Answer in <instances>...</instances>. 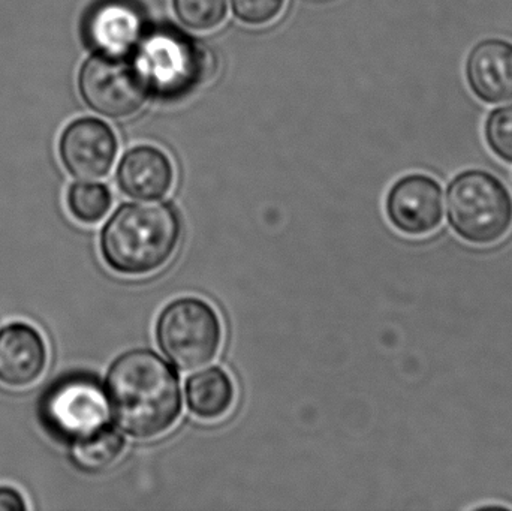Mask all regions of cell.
Returning a JSON list of instances; mask_svg holds the SVG:
<instances>
[{"label":"cell","mask_w":512,"mask_h":511,"mask_svg":"<svg viewBox=\"0 0 512 511\" xmlns=\"http://www.w3.org/2000/svg\"><path fill=\"white\" fill-rule=\"evenodd\" d=\"M111 417L138 440L161 437L182 413L176 371L152 350H131L111 363L105 381Z\"/></svg>","instance_id":"1"},{"label":"cell","mask_w":512,"mask_h":511,"mask_svg":"<svg viewBox=\"0 0 512 511\" xmlns=\"http://www.w3.org/2000/svg\"><path fill=\"white\" fill-rule=\"evenodd\" d=\"M182 222L173 206L161 201L126 203L102 227L99 246L105 264L126 276H144L173 258Z\"/></svg>","instance_id":"2"},{"label":"cell","mask_w":512,"mask_h":511,"mask_svg":"<svg viewBox=\"0 0 512 511\" xmlns=\"http://www.w3.org/2000/svg\"><path fill=\"white\" fill-rule=\"evenodd\" d=\"M39 422L59 443L74 447L110 428L107 390L89 372H69L50 384L41 396Z\"/></svg>","instance_id":"3"},{"label":"cell","mask_w":512,"mask_h":511,"mask_svg":"<svg viewBox=\"0 0 512 511\" xmlns=\"http://www.w3.org/2000/svg\"><path fill=\"white\" fill-rule=\"evenodd\" d=\"M447 216L454 233L465 242L496 245L510 234L512 198L493 174L465 171L448 186Z\"/></svg>","instance_id":"4"},{"label":"cell","mask_w":512,"mask_h":511,"mask_svg":"<svg viewBox=\"0 0 512 511\" xmlns=\"http://www.w3.org/2000/svg\"><path fill=\"white\" fill-rule=\"evenodd\" d=\"M134 65L149 92L176 98L206 77L207 56L188 36L174 29H155L138 42Z\"/></svg>","instance_id":"5"},{"label":"cell","mask_w":512,"mask_h":511,"mask_svg":"<svg viewBox=\"0 0 512 511\" xmlns=\"http://www.w3.org/2000/svg\"><path fill=\"white\" fill-rule=\"evenodd\" d=\"M156 338L162 353L173 365L180 371H194L218 356L224 330L221 318L209 303L185 297L161 312Z\"/></svg>","instance_id":"6"},{"label":"cell","mask_w":512,"mask_h":511,"mask_svg":"<svg viewBox=\"0 0 512 511\" xmlns=\"http://www.w3.org/2000/svg\"><path fill=\"white\" fill-rule=\"evenodd\" d=\"M78 89L93 111L113 119L137 113L149 93L134 62L126 56L101 53L81 66Z\"/></svg>","instance_id":"7"},{"label":"cell","mask_w":512,"mask_h":511,"mask_svg":"<svg viewBox=\"0 0 512 511\" xmlns=\"http://www.w3.org/2000/svg\"><path fill=\"white\" fill-rule=\"evenodd\" d=\"M385 209L393 227L406 236L435 233L444 218L441 185L426 174H409L394 183Z\"/></svg>","instance_id":"8"},{"label":"cell","mask_w":512,"mask_h":511,"mask_svg":"<svg viewBox=\"0 0 512 511\" xmlns=\"http://www.w3.org/2000/svg\"><path fill=\"white\" fill-rule=\"evenodd\" d=\"M59 155L63 167L75 179H101L113 168L117 138L107 123L83 117L66 126L60 137Z\"/></svg>","instance_id":"9"},{"label":"cell","mask_w":512,"mask_h":511,"mask_svg":"<svg viewBox=\"0 0 512 511\" xmlns=\"http://www.w3.org/2000/svg\"><path fill=\"white\" fill-rule=\"evenodd\" d=\"M144 33L143 12L131 0H101L84 18V39L95 53L126 56Z\"/></svg>","instance_id":"10"},{"label":"cell","mask_w":512,"mask_h":511,"mask_svg":"<svg viewBox=\"0 0 512 511\" xmlns=\"http://www.w3.org/2000/svg\"><path fill=\"white\" fill-rule=\"evenodd\" d=\"M47 362L44 336L32 324L14 321L0 329V383L15 389L32 386Z\"/></svg>","instance_id":"11"},{"label":"cell","mask_w":512,"mask_h":511,"mask_svg":"<svg viewBox=\"0 0 512 511\" xmlns=\"http://www.w3.org/2000/svg\"><path fill=\"white\" fill-rule=\"evenodd\" d=\"M466 75L472 92L487 104L512 101V44L486 39L469 54Z\"/></svg>","instance_id":"12"},{"label":"cell","mask_w":512,"mask_h":511,"mask_svg":"<svg viewBox=\"0 0 512 511\" xmlns=\"http://www.w3.org/2000/svg\"><path fill=\"white\" fill-rule=\"evenodd\" d=\"M117 183L128 197L135 200H159L173 186V164L156 147H134L120 161Z\"/></svg>","instance_id":"13"},{"label":"cell","mask_w":512,"mask_h":511,"mask_svg":"<svg viewBox=\"0 0 512 511\" xmlns=\"http://www.w3.org/2000/svg\"><path fill=\"white\" fill-rule=\"evenodd\" d=\"M234 399L233 380L221 368L204 369L186 381V401L198 419H221L233 407Z\"/></svg>","instance_id":"14"},{"label":"cell","mask_w":512,"mask_h":511,"mask_svg":"<svg viewBox=\"0 0 512 511\" xmlns=\"http://www.w3.org/2000/svg\"><path fill=\"white\" fill-rule=\"evenodd\" d=\"M125 446L123 435L110 426L96 437L71 447L72 458L83 470L101 471L111 467L122 456Z\"/></svg>","instance_id":"15"},{"label":"cell","mask_w":512,"mask_h":511,"mask_svg":"<svg viewBox=\"0 0 512 511\" xmlns=\"http://www.w3.org/2000/svg\"><path fill=\"white\" fill-rule=\"evenodd\" d=\"M66 204L81 224H98L110 212L113 197L102 183L77 182L69 186Z\"/></svg>","instance_id":"16"},{"label":"cell","mask_w":512,"mask_h":511,"mask_svg":"<svg viewBox=\"0 0 512 511\" xmlns=\"http://www.w3.org/2000/svg\"><path fill=\"white\" fill-rule=\"evenodd\" d=\"M173 3L180 21L194 30L215 29L227 15V0H173Z\"/></svg>","instance_id":"17"},{"label":"cell","mask_w":512,"mask_h":511,"mask_svg":"<svg viewBox=\"0 0 512 511\" xmlns=\"http://www.w3.org/2000/svg\"><path fill=\"white\" fill-rule=\"evenodd\" d=\"M486 140L502 161L512 164V105L498 108L486 123Z\"/></svg>","instance_id":"18"},{"label":"cell","mask_w":512,"mask_h":511,"mask_svg":"<svg viewBox=\"0 0 512 511\" xmlns=\"http://www.w3.org/2000/svg\"><path fill=\"white\" fill-rule=\"evenodd\" d=\"M240 20L249 24H265L280 14L285 0H231Z\"/></svg>","instance_id":"19"},{"label":"cell","mask_w":512,"mask_h":511,"mask_svg":"<svg viewBox=\"0 0 512 511\" xmlns=\"http://www.w3.org/2000/svg\"><path fill=\"white\" fill-rule=\"evenodd\" d=\"M23 494L11 486H0V511H26Z\"/></svg>","instance_id":"20"}]
</instances>
